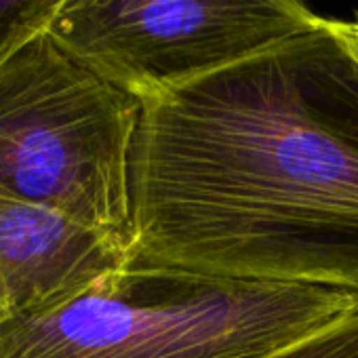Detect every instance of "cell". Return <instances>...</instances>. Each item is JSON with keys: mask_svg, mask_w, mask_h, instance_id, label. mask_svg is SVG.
Returning a JSON list of instances; mask_svg holds the SVG:
<instances>
[{"mask_svg": "<svg viewBox=\"0 0 358 358\" xmlns=\"http://www.w3.org/2000/svg\"><path fill=\"white\" fill-rule=\"evenodd\" d=\"M262 358H358V308Z\"/></svg>", "mask_w": 358, "mask_h": 358, "instance_id": "cell-7", "label": "cell"}, {"mask_svg": "<svg viewBox=\"0 0 358 358\" xmlns=\"http://www.w3.org/2000/svg\"><path fill=\"white\" fill-rule=\"evenodd\" d=\"M62 0H0V66L47 34Z\"/></svg>", "mask_w": 358, "mask_h": 358, "instance_id": "cell-6", "label": "cell"}, {"mask_svg": "<svg viewBox=\"0 0 358 358\" xmlns=\"http://www.w3.org/2000/svg\"><path fill=\"white\" fill-rule=\"evenodd\" d=\"M358 308L314 285L127 266L93 291L0 324V358H262Z\"/></svg>", "mask_w": 358, "mask_h": 358, "instance_id": "cell-2", "label": "cell"}, {"mask_svg": "<svg viewBox=\"0 0 358 358\" xmlns=\"http://www.w3.org/2000/svg\"><path fill=\"white\" fill-rule=\"evenodd\" d=\"M139 114L137 97L34 38L0 66V184L131 251Z\"/></svg>", "mask_w": 358, "mask_h": 358, "instance_id": "cell-3", "label": "cell"}, {"mask_svg": "<svg viewBox=\"0 0 358 358\" xmlns=\"http://www.w3.org/2000/svg\"><path fill=\"white\" fill-rule=\"evenodd\" d=\"M306 0H62L47 36L139 101L322 24Z\"/></svg>", "mask_w": 358, "mask_h": 358, "instance_id": "cell-4", "label": "cell"}, {"mask_svg": "<svg viewBox=\"0 0 358 358\" xmlns=\"http://www.w3.org/2000/svg\"><path fill=\"white\" fill-rule=\"evenodd\" d=\"M129 266L358 295V53L339 22L141 101Z\"/></svg>", "mask_w": 358, "mask_h": 358, "instance_id": "cell-1", "label": "cell"}, {"mask_svg": "<svg viewBox=\"0 0 358 358\" xmlns=\"http://www.w3.org/2000/svg\"><path fill=\"white\" fill-rule=\"evenodd\" d=\"M129 266V245L0 184V324L57 310Z\"/></svg>", "mask_w": 358, "mask_h": 358, "instance_id": "cell-5", "label": "cell"}, {"mask_svg": "<svg viewBox=\"0 0 358 358\" xmlns=\"http://www.w3.org/2000/svg\"><path fill=\"white\" fill-rule=\"evenodd\" d=\"M339 26H341V30H343L345 38L352 43V47H354V49H356V53H358V17H356V20H352V22H339Z\"/></svg>", "mask_w": 358, "mask_h": 358, "instance_id": "cell-8", "label": "cell"}]
</instances>
